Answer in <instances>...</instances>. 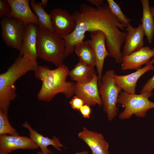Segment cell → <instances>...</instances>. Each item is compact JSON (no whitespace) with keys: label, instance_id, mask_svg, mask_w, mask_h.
<instances>
[{"label":"cell","instance_id":"27","mask_svg":"<svg viewBox=\"0 0 154 154\" xmlns=\"http://www.w3.org/2000/svg\"><path fill=\"white\" fill-rule=\"evenodd\" d=\"M69 103L72 108L78 111H79L80 108L85 104L84 102L81 98L75 95Z\"/></svg>","mask_w":154,"mask_h":154},{"label":"cell","instance_id":"7","mask_svg":"<svg viewBox=\"0 0 154 154\" xmlns=\"http://www.w3.org/2000/svg\"><path fill=\"white\" fill-rule=\"evenodd\" d=\"M1 34L7 46L19 50L22 42L25 24L17 19L8 17L2 18Z\"/></svg>","mask_w":154,"mask_h":154},{"label":"cell","instance_id":"10","mask_svg":"<svg viewBox=\"0 0 154 154\" xmlns=\"http://www.w3.org/2000/svg\"><path fill=\"white\" fill-rule=\"evenodd\" d=\"M98 86V78L96 74L88 82L84 84L75 83L74 94L81 98L85 104L90 106L98 104L101 107L102 104Z\"/></svg>","mask_w":154,"mask_h":154},{"label":"cell","instance_id":"24","mask_svg":"<svg viewBox=\"0 0 154 154\" xmlns=\"http://www.w3.org/2000/svg\"><path fill=\"white\" fill-rule=\"evenodd\" d=\"M19 135L16 130L9 122L7 114L0 111V135Z\"/></svg>","mask_w":154,"mask_h":154},{"label":"cell","instance_id":"21","mask_svg":"<svg viewBox=\"0 0 154 154\" xmlns=\"http://www.w3.org/2000/svg\"><path fill=\"white\" fill-rule=\"evenodd\" d=\"M74 51L78 57L80 61L90 66H96L94 52L87 41H82L76 44L74 46Z\"/></svg>","mask_w":154,"mask_h":154},{"label":"cell","instance_id":"4","mask_svg":"<svg viewBox=\"0 0 154 154\" xmlns=\"http://www.w3.org/2000/svg\"><path fill=\"white\" fill-rule=\"evenodd\" d=\"M65 49V42L61 36L39 28L37 45L38 57L58 67L66 58Z\"/></svg>","mask_w":154,"mask_h":154},{"label":"cell","instance_id":"5","mask_svg":"<svg viewBox=\"0 0 154 154\" xmlns=\"http://www.w3.org/2000/svg\"><path fill=\"white\" fill-rule=\"evenodd\" d=\"M153 95L152 92L131 94L121 91L119 95L117 103L120 104L124 109L119 114V118L128 119L133 115L139 117H145L149 110L154 108V102L149 100Z\"/></svg>","mask_w":154,"mask_h":154},{"label":"cell","instance_id":"1","mask_svg":"<svg viewBox=\"0 0 154 154\" xmlns=\"http://www.w3.org/2000/svg\"><path fill=\"white\" fill-rule=\"evenodd\" d=\"M72 15L76 23L74 30L69 35L61 36L65 43L66 57L73 52L76 44L83 41L86 32L100 31L106 36V46L111 56L116 63H121V49L127 33L120 30H125L111 12L108 4L95 7L82 3Z\"/></svg>","mask_w":154,"mask_h":154},{"label":"cell","instance_id":"3","mask_svg":"<svg viewBox=\"0 0 154 154\" xmlns=\"http://www.w3.org/2000/svg\"><path fill=\"white\" fill-rule=\"evenodd\" d=\"M37 62L29 56H19L5 72L0 74V111L8 114L11 102L17 96L15 84L22 76L34 71Z\"/></svg>","mask_w":154,"mask_h":154},{"label":"cell","instance_id":"6","mask_svg":"<svg viewBox=\"0 0 154 154\" xmlns=\"http://www.w3.org/2000/svg\"><path fill=\"white\" fill-rule=\"evenodd\" d=\"M114 71L107 70L102 76L99 91L104 112L109 121H112L117 115L118 108L117 106L119 95L121 89L115 82Z\"/></svg>","mask_w":154,"mask_h":154},{"label":"cell","instance_id":"20","mask_svg":"<svg viewBox=\"0 0 154 154\" xmlns=\"http://www.w3.org/2000/svg\"><path fill=\"white\" fill-rule=\"evenodd\" d=\"M143 14L141 20V27L149 44H151L154 36V23L150 11L148 0H141Z\"/></svg>","mask_w":154,"mask_h":154},{"label":"cell","instance_id":"9","mask_svg":"<svg viewBox=\"0 0 154 154\" xmlns=\"http://www.w3.org/2000/svg\"><path fill=\"white\" fill-rule=\"evenodd\" d=\"M53 31L61 36L68 35L74 30L75 20L66 10L59 7L51 10L50 13Z\"/></svg>","mask_w":154,"mask_h":154},{"label":"cell","instance_id":"16","mask_svg":"<svg viewBox=\"0 0 154 154\" xmlns=\"http://www.w3.org/2000/svg\"><path fill=\"white\" fill-rule=\"evenodd\" d=\"M78 135L90 147L92 154H109V144L101 133L84 127Z\"/></svg>","mask_w":154,"mask_h":154},{"label":"cell","instance_id":"22","mask_svg":"<svg viewBox=\"0 0 154 154\" xmlns=\"http://www.w3.org/2000/svg\"><path fill=\"white\" fill-rule=\"evenodd\" d=\"M30 4L32 10L38 18L39 28L46 29L54 32L50 15L46 12L40 3H37L35 0H32L30 1Z\"/></svg>","mask_w":154,"mask_h":154},{"label":"cell","instance_id":"32","mask_svg":"<svg viewBox=\"0 0 154 154\" xmlns=\"http://www.w3.org/2000/svg\"><path fill=\"white\" fill-rule=\"evenodd\" d=\"M88 151H81L80 152H77L76 153H74L73 154H88Z\"/></svg>","mask_w":154,"mask_h":154},{"label":"cell","instance_id":"15","mask_svg":"<svg viewBox=\"0 0 154 154\" xmlns=\"http://www.w3.org/2000/svg\"><path fill=\"white\" fill-rule=\"evenodd\" d=\"M154 70V66L149 61L144 67L131 74L123 75L115 74V82L123 91L129 94H135L137 83L139 78L147 71Z\"/></svg>","mask_w":154,"mask_h":154},{"label":"cell","instance_id":"17","mask_svg":"<svg viewBox=\"0 0 154 154\" xmlns=\"http://www.w3.org/2000/svg\"><path fill=\"white\" fill-rule=\"evenodd\" d=\"M125 38L122 55V57L139 49L144 44V33L141 24L135 28L130 24L126 27Z\"/></svg>","mask_w":154,"mask_h":154},{"label":"cell","instance_id":"30","mask_svg":"<svg viewBox=\"0 0 154 154\" xmlns=\"http://www.w3.org/2000/svg\"><path fill=\"white\" fill-rule=\"evenodd\" d=\"M48 2V1L47 0H42L40 3L42 7L44 8L46 6Z\"/></svg>","mask_w":154,"mask_h":154},{"label":"cell","instance_id":"33","mask_svg":"<svg viewBox=\"0 0 154 154\" xmlns=\"http://www.w3.org/2000/svg\"><path fill=\"white\" fill-rule=\"evenodd\" d=\"M37 154H41L40 151V152H38L37 153Z\"/></svg>","mask_w":154,"mask_h":154},{"label":"cell","instance_id":"11","mask_svg":"<svg viewBox=\"0 0 154 154\" xmlns=\"http://www.w3.org/2000/svg\"><path fill=\"white\" fill-rule=\"evenodd\" d=\"M38 146L28 137L19 135H0V154H8L17 149H36Z\"/></svg>","mask_w":154,"mask_h":154},{"label":"cell","instance_id":"2","mask_svg":"<svg viewBox=\"0 0 154 154\" xmlns=\"http://www.w3.org/2000/svg\"><path fill=\"white\" fill-rule=\"evenodd\" d=\"M69 71L63 63L54 69L47 66L38 65L34 72L35 78L42 82L37 95L38 100L50 102L59 93L63 94L67 98L72 97L74 94L75 83L66 81Z\"/></svg>","mask_w":154,"mask_h":154},{"label":"cell","instance_id":"23","mask_svg":"<svg viewBox=\"0 0 154 154\" xmlns=\"http://www.w3.org/2000/svg\"><path fill=\"white\" fill-rule=\"evenodd\" d=\"M107 1L111 12L124 27L130 24L131 19L124 14L118 4L113 0H107Z\"/></svg>","mask_w":154,"mask_h":154},{"label":"cell","instance_id":"29","mask_svg":"<svg viewBox=\"0 0 154 154\" xmlns=\"http://www.w3.org/2000/svg\"><path fill=\"white\" fill-rule=\"evenodd\" d=\"M87 1L95 6V7H100L104 4L103 0H87Z\"/></svg>","mask_w":154,"mask_h":154},{"label":"cell","instance_id":"18","mask_svg":"<svg viewBox=\"0 0 154 154\" xmlns=\"http://www.w3.org/2000/svg\"><path fill=\"white\" fill-rule=\"evenodd\" d=\"M22 126L29 131V137L40 148L41 154L52 153V151L48 148V146L49 145L52 146L60 151H62L61 147L65 148L58 138L53 136L52 138H50L44 136L33 129L27 121L24 122Z\"/></svg>","mask_w":154,"mask_h":154},{"label":"cell","instance_id":"19","mask_svg":"<svg viewBox=\"0 0 154 154\" xmlns=\"http://www.w3.org/2000/svg\"><path fill=\"white\" fill-rule=\"evenodd\" d=\"M97 74L94 67L79 61L73 69L69 71L68 76L76 82L84 84L91 81Z\"/></svg>","mask_w":154,"mask_h":154},{"label":"cell","instance_id":"8","mask_svg":"<svg viewBox=\"0 0 154 154\" xmlns=\"http://www.w3.org/2000/svg\"><path fill=\"white\" fill-rule=\"evenodd\" d=\"M90 33V39L86 41L92 48L95 55L99 86L101 83L105 59L111 55L106 48V37L104 33L100 31Z\"/></svg>","mask_w":154,"mask_h":154},{"label":"cell","instance_id":"31","mask_svg":"<svg viewBox=\"0 0 154 154\" xmlns=\"http://www.w3.org/2000/svg\"><path fill=\"white\" fill-rule=\"evenodd\" d=\"M150 11L153 16L154 23V7H150Z\"/></svg>","mask_w":154,"mask_h":154},{"label":"cell","instance_id":"13","mask_svg":"<svg viewBox=\"0 0 154 154\" xmlns=\"http://www.w3.org/2000/svg\"><path fill=\"white\" fill-rule=\"evenodd\" d=\"M154 56V48L143 47L130 54L122 57L121 69L123 70H137L147 64Z\"/></svg>","mask_w":154,"mask_h":154},{"label":"cell","instance_id":"28","mask_svg":"<svg viewBox=\"0 0 154 154\" xmlns=\"http://www.w3.org/2000/svg\"><path fill=\"white\" fill-rule=\"evenodd\" d=\"M79 111L83 117L89 118L91 112L90 106L84 104L80 108Z\"/></svg>","mask_w":154,"mask_h":154},{"label":"cell","instance_id":"25","mask_svg":"<svg viewBox=\"0 0 154 154\" xmlns=\"http://www.w3.org/2000/svg\"><path fill=\"white\" fill-rule=\"evenodd\" d=\"M150 62L153 64L154 63V57L153 58L150 60ZM154 89V74L150 78L143 86L140 92V94L145 92H150Z\"/></svg>","mask_w":154,"mask_h":154},{"label":"cell","instance_id":"14","mask_svg":"<svg viewBox=\"0 0 154 154\" xmlns=\"http://www.w3.org/2000/svg\"><path fill=\"white\" fill-rule=\"evenodd\" d=\"M22 42L19 50V56L27 54L37 61V38L39 27L33 23L25 24Z\"/></svg>","mask_w":154,"mask_h":154},{"label":"cell","instance_id":"26","mask_svg":"<svg viewBox=\"0 0 154 154\" xmlns=\"http://www.w3.org/2000/svg\"><path fill=\"white\" fill-rule=\"evenodd\" d=\"M11 7L8 0H0V17H7L11 11Z\"/></svg>","mask_w":154,"mask_h":154},{"label":"cell","instance_id":"12","mask_svg":"<svg viewBox=\"0 0 154 154\" xmlns=\"http://www.w3.org/2000/svg\"><path fill=\"white\" fill-rule=\"evenodd\" d=\"M11 11L7 17L19 20L25 24L33 23L38 26L37 16L32 11L28 0H8Z\"/></svg>","mask_w":154,"mask_h":154}]
</instances>
